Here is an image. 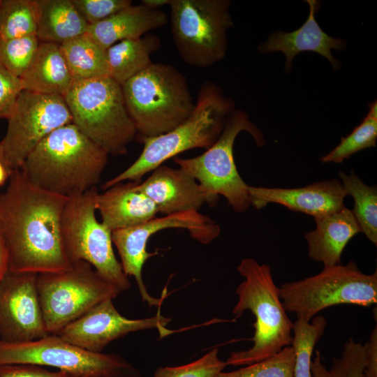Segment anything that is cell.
Wrapping results in <instances>:
<instances>
[{"label": "cell", "instance_id": "obj_13", "mask_svg": "<svg viewBox=\"0 0 377 377\" xmlns=\"http://www.w3.org/2000/svg\"><path fill=\"white\" fill-rule=\"evenodd\" d=\"M0 142L1 161L10 173L20 170L36 147L57 128L72 123L63 96L22 90L7 118Z\"/></svg>", "mask_w": 377, "mask_h": 377}, {"label": "cell", "instance_id": "obj_37", "mask_svg": "<svg viewBox=\"0 0 377 377\" xmlns=\"http://www.w3.org/2000/svg\"><path fill=\"white\" fill-rule=\"evenodd\" d=\"M67 373L50 371L43 367L34 364L0 365V377H69Z\"/></svg>", "mask_w": 377, "mask_h": 377}, {"label": "cell", "instance_id": "obj_44", "mask_svg": "<svg viewBox=\"0 0 377 377\" xmlns=\"http://www.w3.org/2000/svg\"><path fill=\"white\" fill-rule=\"evenodd\" d=\"M0 3H1V0H0Z\"/></svg>", "mask_w": 377, "mask_h": 377}, {"label": "cell", "instance_id": "obj_25", "mask_svg": "<svg viewBox=\"0 0 377 377\" xmlns=\"http://www.w3.org/2000/svg\"><path fill=\"white\" fill-rule=\"evenodd\" d=\"M154 34L121 40L106 50L109 76L120 85L150 66L151 55L161 46Z\"/></svg>", "mask_w": 377, "mask_h": 377}, {"label": "cell", "instance_id": "obj_33", "mask_svg": "<svg viewBox=\"0 0 377 377\" xmlns=\"http://www.w3.org/2000/svg\"><path fill=\"white\" fill-rule=\"evenodd\" d=\"M39 44L36 35L0 40V64L20 78L31 64Z\"/></svg>", "mask_w": 377, "mask_h": 377}, {"label": "cell", "instance_id": "obj_36", "mask_svg": "<svg viewBox=\"0 0 377 377\" xmlns=\"http://www.w3.org/2000/svg\"><path fill=\"white\" fill-rule=\"evenodd\" d=\"M22 90L20 78L0 64V118H8Z\"/></svg>", "mask_w": 377, "mask_h": 377}, {"label": "cell", "instance_id": "obj_35", "mask_svg": "<svg viewBox=\"0 0 377 377\" xmlns=\"http://www.w3.org/2000/svg\"><path fill=\"white\" fill-rule=\"evenodd\" d=\"M89 25L101 22L132 5L131 0H72Z\"/></svg>", "mask_w": 377, "mask_h": 377}, {"label": "cell", "instance_id": "obj_20", "mask_svg": "<svg viewBox=\"0 0 377 377\" xmlns=\"http://www.w3.org/2000/svg\"><path fill=\"white\" fill-rule=\"evenodd\" d=\"M137 183L120 182L97 194L96 210L112 231L142 224L158 214L155 204L135 188Z\"/></svg>", "mask_w": 377, "mask_h": 377}, {"label": "cell", "instance_id": "obj_22", "mask_svg": "<svg viewBox=\"0 0 377 377\" xmlns=\"http://www.w3.org/2000/svg\"><path fill=\"white\" fill-rule=\"evenodd\" d=\"M316 228L306 232L308 256L322 263L324 267L341 264L343 251L360 229L352 211L344 207L340 211L315 219Z\"/></svg>", "mask_w": 377, "mask_h": 377}, {"label": "cell", "instance_id": "obj_18", "mask_svg": "<svg viewBox=\"0 0 377 377\" xmlns=\"http://www.w3.org/2000/svg\"><path fill=\"white\" fill-rule=\"evenodd\" d=\"M309 14L305 22L291 32L277 31L272 33L267 40L261 43L258 50L260 53L281 52L286 57L285 71L293 68L294 57L304 51H312L326 58L334 71L339 70L341 64L332 54L331 50L343 51L347 43L342 38H335L327 34L317 23L315 15L319 10L320 1L306 0Z\"/></svg>", "mask_w": 377, "mask_h": 377}, {"label": "cell", "instance_id": "obj_12", "mask_svg": "<svg viewBox=\"0 0 377 377\" xmlns=\"http://www.w3.org/2000/svg\"><path fill=\"white\" fill-rule=\"evenodd\" d=\"M17 364L57 368L73 376H138L133 367L120 356L90 352L52 334L25 343L0 339V365Z\"/></svg>", "mask_w": 377, "mask_h": 377}, {"label": "cell", "instance_id": "obj_24", "mask_svg": "<svg viewBox=\"0 0 377 377\" xmlns=\"http://www.w3.org/2000/svg\"><path fill=\"white\" fill-rule=\"evenodd\" d=\"M36 36L59 45L86 34L89 24L72 0H36Z\"/></svg>", "mask_w": 377, "mask_h": 377}, {"label": "cell", "instance_id": "obj_39", "mask_svg": "<svg viewBox=\"0 0 377 377\" xmlns=\"http://www.w3.org/2000/svg\"><path fill=\"white\" fill-rule=\"evenodd\" d=\"M8 272V253L0 230V283Z\"/></svg>", "mask_w": 377, "mask_h": 377}, {"label": "cell", "instance_id": "obj_15", "mask_svg": "<svg viewBox=\"0 0 377 377\" xmlns=\"http://www.w3.org/2000/svg\"><path fill=\"white\" fill-rule=\"evenodd\" d=\"M37 274L8 272L0 283V339L25 343L48 332L40 303Z\"/></svg>", "mask_w": 377, "mask_h": 377}, {"label": "cell", "instance_id": "obj_17", "mask_svg": "<svg viewBox=\"0 0 377 377\" xmlns=\"http://www.w3.org/2000/svg\"><path fill=\"white\" fill-rule=\"evenodd\" d=\"M249 195L251 205L256 209L270 202L277 203L317 219L346 207L343 200L347 194L341 181L332 179L295 188L249 186Z\"/></svg>", "mask_w": 377, "mask_h": 377}, {"label": "cell", "instance_id": "obj_4", "mask_svg": "<svg viewBox=\"0 0 377 377\" xmlns=\"http://www.w3.org/2000/svg\"><path fill=\"white\" fill-rule=\"evenodd\" d=\"M237 269L244 280L236 289L238 300L232 312L235 319L246 310L254 315L253 344L248 350L232 352L226 362L227 365L246 366L290 346L293 323L283 307L279 288L274 281L269 265L246 258Z\"/></svg>", "mask_w": 377, "mask_h": 377}, {"label": "cell", "instance_id": "obj_41", "mask_svg": "<svg viewBox=\"0 0 377 377\" xmlns=\"http://www.w3.org/2000/svg\"><path fill=\"white\" fill-rule=\"evenodd\" d=\"M9 175L10 172L0 159V186H2L6 182Z\"/></svg>", "mask_w": 377, "mask_h": 377}, {"label": "cell", "instance_id": "obj_32", "mask_svg": "<svg viewBox=\"0 0 377 377\" xmlns=\"http://www.w3.org/2000/svg\"><path fill=\"white\" fill-rule=\"evenodd\" d=\"M295 360L290 345L268 358L232 371H222L217 377H293Z\"/></svg>", "mask_w": 377, "mask_h": 377}, {"label": "cell", "instance_id": "obj_28", "mask_svg": "<svg viewBox=\"0 0 377 377\" xmlns=\"http://www.w3.org/2000/svg\"><path fill=\"white\" fill-rule=\"evenodd\" d=\"M326 326L327 320L323 316H316L310 321L297 318L293 323L290 344L295 355L293 377H311L313 351Z\"/></svg>", "mask_w": 377, "mask_h": 377}, {"label": "cell", "instance_id": "obj_10", "mask_svg": "<svg viewBox=\"0 0 377 377\" xmlns=\"http://www.w3.org/2000/svg\"><path fill=\"white\" fill-rule=\"evenodd\" d=\"M97 186L68 198L61 220L66 253L71 263L85 261L120 290L131 286L113 249L112 230L96 216Z\"/></svg>", "mask_w": 377, "mask_h": 377}, {"label": "cell", "instance_id": "obj_14", "mask_svg": "<svg viewBox=\"0 0 377 377\" xmlns=\"http://www.w3.org/2000/svg\"><path fill=\"white\" fill-rule=\"evenodd\" d=\"M168 228L186 229L192 238L203 244L217 238L221 232L215 221L196 211L154 217L136 226L112 231V242L120 256L122 269L127 276L135 278L142 301L149 306L160 307L165 297L156 298L150 295L142 280V270L145 262L156 254L147 251V244L151 235Z\"/></svg>", "mask_w": 377, "mask_h": 377}, {"label": "cell", "instance_id": "obj_2", "mask_svg": "<svg viewBox=\"0 0 377 377\" xmlns=\"http://www.w3.org/2000/svg\"><path fill=\"white\" fill-rule=\"evenodd\" d=\"M108 156L103 148L71 123L45 138L20 170L34 185L69 198L96 186Z\"/></svg>", "mask_w": 377, "mask_h": 377}, {"label": "cell", "instance_id": "obj_43", "mask_svg": "<svg viewBox=\"0 0 377 377\" xmlns=\"http://www.w3.org/2000/svg\"><path fill=\"white\" fill-rule=\"evenodd\" d=\"M69 377H89V376H70Z\"/></svg>", "mask_w": 377, "mask_h": 377}, {"label": "cell", "instance_id": "obj_5", "mask_svg": "<svg viewBox=\"0 0 377 377\" xmlns=\"http://www.w3.org/2000/svg\"><path fill=\"white\" fill-rule=\"evenodd\" d=\"M121 87L140 142L174 129L195 107L186 77L167 64L153 63Z\"/></svg>", "mask_w": 377, "mask_h": 377}, {"label": "cell", "instance_id": "obj_11", "mask_svg": "<svg viewBox=\"0 0 377 377\" xmlns=\"http://www.w3.org/2000/svg\"><path fill=\"white\" fill-rule=\"evenodd\" d=\"M36 286L45 326L52 334L121 292L82 260L63 271L38 274Z\"/></svg>", "mask_w": 377, "mask_h": 377}, {"label": "cell", "instance_id": "obj_30", "mask_svg": "<svg viewBox=\"0 0 377 377\" xmlns=\"http://www.w3.org/2000/svg\"><path fill=\"white\" fill-rule=\"evenodd\" d=\"M366 343L350 338L345 342L339 357H334L330 369L323 364L316 350L311 363V377H365Z\"/></svg>", "mask_w": 377, "mask_h": 377}, {"label": "cell", "instance_id": "obj_3", "mask_svg": "<svg viewBox=\"0 0 377 377\" xmlns=\"http://www.w3.org/2000/svg\"><path fill=\"white\" fill-rule=\"evenodd\" d=\"M234 101L212 81L204 82L198 92L191 116L170 131L147 138L139 157L125 170L107 181L102 188L125 182H140L142 177L177 154L195 148L209 149L219 138Z\"/></svg>", "mask_w": 377, "mask_h": 377}, {"label": "cell", "instance_id": "obj_19", "mask_svg": "<svg viewBox=\"0 0 377 377\" xmlns=\"http://www.w3.org/2000/svg\"><path fill=\"white\" fill-rule=\"evenodd\" d=\"M135 188L146 195L156 206L158 213L196 211L207 202L198 182L181 168L161 165L151 175L135 185Z\"/></svg>", "mask_w": 377, "mask_h": 377}, {"label": "cell", "instance_id": "obj_9", "mask_svg": "<svg viewBox=\"0 0 377 377\" xmlns=\"http://www.w3.org/2000/svg\"><path fill=\"white\" fill-rule=\"evenodd\" d=\"M230 0H170L172 38L188 65L206 68L222 60L232 25Z\"/></svg>", "mask_w": 377, "mask_h": 377}, {"label": "cell", "instance_id": "obj_16", "mask_svg": "<svg viewBox=\"0 0 377 377\" xmlns=\"http://www.w3.org/2000/svg\"><path fill=\"white\" fill-rule=\"evenodd\" d=\"M171 320L158 312L155 316L130 319L114 307L112 300H105L64 327L59 333L64 340L93 353H102L112 341L131 332L157 329L161 337L172 332L165 327Z\"/></svg>", "mask_w": 377, "mask_h": 377}, {"label": "cell", "instance_id": "obj_7", "mask_svg": "<svg viewBox=\"0 0 377 377\" xmlns=\"http://www.w3.org/2000/svg\"><path fill=\"white\" fill-rule=\"evenodd\" d=\"M242 131L248 132L258 147L265 145L261 131L249 114L235 109L218 140L203 154L188 158L174 157L175 163L198 182L209 206L216 205L220 195L235 212H244L251 206L249 186L239 175L233 156L235 139Z\"/></svg>", "mask_w": 377, "mask_h": 377}, {"label": "cell", "instance_id": "obj_40", "mask_svg": "<svg viewBox=\"0 0 377 377\" xmlns=\"http://www.w3.org/2000/svg\"><path fill=\"white\" fill-rule=\"evenodd\" d=\"M170 0H143L142 3L151 9H159L161 7L168 5Z\"/></svg>", "mask_w": 377, "mask_h": 377}, {"label": "cell", "instance_id": "obj_42", "mask_svg": "<svg viewBox=\"0 0 377 377\" xmlns=\"http://www.w3.org/2000/svg\"><path fill=\"white\" fill-rule=\"evenodd\" d=\"M0 159L1 160V147H0Z\"/></svg>", "mask_w": 377, "mask_h": 377}, {"label": "cell", "instance_id": "obj_27", "mask_svg": "<svg viewBox=\"0 0 377 377\" xmlns=\"http://www.w3.org/2000/svg\"><path fill=\"white\" fill-rule=\"evenodd\" d=\"M343 187L355 202L352 213L360 229L368 239L377 244V188L369 186L353 171L348 175L339 172Z\"/></svg>", "mask_w": 377, "mask_h": 377}, {"label": "cell", "instance_id": "obj_29", "mask_svg": "<svg viewBox=\"0 0 377 377\" xmlns=\"http://www.w3.org/2000/svg\"><path fill=\"white\" fill-rule=\"evenodd\" d=\"M36 0H1L0 40L36 35Z\"/></svg>", "mask_w": 377, "mask_h": 377}, {"label": "cell", "instance_id": "obj_1", "mask_svg": "<svg viewBox=\"0 0 377 377\" xmlns=\"http://www.w3.org/2000/svg\"><path fill=\"white\" fill-rule=\"evenodd\" d=\"M68 200L32 184L20 170L10 173L0 195V230L8 272L43 274L68 269L61 220Z\"/></svg>", "mask_w": 377, "mask_h": 377}, {"label": "cell", "instance_id": "obj_8", "mask_svg": "<svg viewBox=\"0 0 377 377\" xmlns=\"http://www.w3.org/2000/svg\"><path fill=\"white\" fill-rule=\"evenodd\" d=\"M280 298L287 313L310 321L322 310L348 304L368 307L377 302V272H362L357 264L324 267L318 274L283 283Z\"/></svg>", "mask_w": 377, "mask_h": 377}, {"label": "cell", "instance_id": "obj_38", "mask_svg": "<svg viewBox=\"0 0 377 377\" xmlns=\"http://www.w3.org/2000/svg\"><path fill=\"white\" fill-rule=\"evenodd\" d=\"M365 377H377V327L373 329L366 343Z\"/></svg>", "mask_w": 377, "mask_h": 377}, {"label": "cell", "instance_id": "obj_26", "mask_svg": "<svg viewBox=\"0 0 377 377\" xmlns=\"http://www.w3.org/2000/svg\"><path fill=\"white\" fill-rule=\"evenodd\" d=\"M59 45L74 81L109 76L106 50L87 34Z\"/></svg>", "mask_w": 377, "mask_h": 377}, {"label": "cell", "instance_id": "obj_34", "mask_svg": "<svg viewBox=\"0 0 377 377\" xmlns=\"http://www.w3.org/2000/svg\"><path fill=\"white\" fill-rule=\"evenodd\" d=\"M226 366L227 363L219 359L216 348L191 363L158 368L154 377H217Z\"/></svg>", "mask_w": 377, "mask_h": 377}, {"label": "cell", "instance_id": "obj_31", "mask_svg": "<svg viewBox=\"0 0 377 377\" xmlns=\"http://www.w3.org/2000/svg\"><path fill=\"white\" fill-rule=\"evenodd\" d=\"M377 102L369 104L367 116L349 135L342 137L339 144L321 158L323 163H341L352 155L376 145Z\"/></svg>", "mask_w": 377, "mask_h": 377}, {"label": "cell", "instance_id": "obj_21", "mask_svg": "<svg viewBox=\"0 0 377 377\" xmlns=\"http://www.w3.org/2000/svg\"><path fill=\"white\" fill-rule=\"evenodd\" d=\"M167 14L144 4L131 5L107 19L89 25L86 34L103 49L126 39H138L168 22Z\"/></svg>", "mask_w": 377, "mask_h": 377}, {"label": "cell", "instance_id": "obj_6", "mask_svg": "<svg viewBox=\"0 0 377 377\" xmlns=\"http://www.w3.org/2000/svg\"><path fill=\"white\" fill-rule=\"evenodd\" d=\"M72 123L108 155L127 153L136 138L122 87L110 76L75 81L64 96Z\"/></svg>", "mask_w": 377, "mask_h": 377}, {"label": "cell", "instance_id": "obj_23", "mask_svg": "<svg viewBox=\"0 0 377 377\" xmlns=\"http://www.w3.org/2000/svg\"><path fill=\"white\" fill-rule=\"evenodd\" d=\"M20 80L23 90L63 97L75 82L60 45L50 42L40 43Z\"/></svg>", "mask_w": 377, "mask_h": 377}]
</instances>
